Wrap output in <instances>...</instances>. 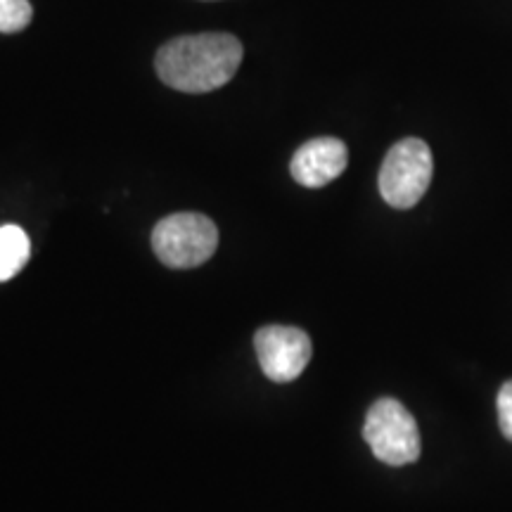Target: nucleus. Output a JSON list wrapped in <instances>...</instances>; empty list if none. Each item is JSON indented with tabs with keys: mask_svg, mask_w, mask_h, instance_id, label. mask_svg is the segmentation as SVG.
Returning a JSON list of instances; mask_svg holds the SVG:
<instances>
[{
	"mask_svg": "<svg viewBox=\"0 0 512 512\" xmlns=\"http://www.w3.org/2000/svg\"><path fill=\"white\" fill-rule=\"evenodd\" d=\"M498 425L503 437L512 441V380L505 382L498 392Z\"/></svg>",
	"mask_w": 512,
	"mask_h": 512,
	"instance_id": "1a4fd4ad",
	"label": "nucleus"
},
{
	"mask_svg": "<svg viewBox=\"0 0 512 512\" xmlns=\"http://www.w3.org/2000/svg\"><path fill=\"white\" fill-rule=\"evenodd\" d=\"M349 164V150L339 138H313L294 152L290 171L304 188H323L344 174Z\"/></svg>",
	"mask_w": 512,
	"mask_h": 512,
	"instance_id": "423d86ee",
	"label": "nucleus"
},
{
	"mask_svg": "<svg viewBox=\"0 0 512 512\" xmlns=\"http://www.w3.org/2000/svg\"><path fill=\"white\" fill-rule=\"evenodd\" d=\"M434 159L430 145L420 138H403L384 157L380 192L394 209H411L422 200L432 183Z\"/></svg>",
	"mask_w": 512,
	"mask_h": 512,
	"instance_id": "7ed1b4c3",
	"label": "nucleus"
},
{
	"mask_svg": "<svg viewBox=\"0 0 512 512\" xmlns=\"http://www.w3.org/2000/svg\"><path fill=\"white\" fill-rule=\"evenodd\" d=\"M363 439L370 451L384 465H408L420 458V430L418 422L396 399H380L370 406L363 425Z\"/></svg>",
	"mask_w": 512,
	"mask_h": 512,
	"instance_id": "20e7f679",
	"label": "nucleus"
},
{
	"mask_svg": "<svg viewBox=\"0 0 512 512\" xmlns=\"http://www.w3.org/2000/svg\"><path fill=\"white\" fill-rule=\"evenodd\" d=\"M34 17L29 0H0V34H17L27 29Z\"/></svg>",
	"mask_w": 512,
	"mask_h": 512,
	"instance_id": "6e6552de",
	"label": "nucleus"
},
{
	"mask_svg": "<svg viewBox=\"0 0 512 512\" xmlns=\"http://www.w3.org/2000/svg\"><path fill=\"white\" fill-rule=\"evenodd\" d=\"M31 242L19 226H0V283L15 278L27 266Z\"/></svg>",
	"mask_w": 512,
	"mask_h": 512,
	"instance_id": "0eeeda50",
	"label": "nucleus"
},
{
	"mask_svg": "<svg viewBox=\"0 0 512 512\" xmlns=\"http://www.w3.org/2000/svg\"><path fill=\"white\" fill-rule=\"evenodd\" d=\"M259 366L268 380L285 384L297 380L309 366L313 347L304 330L290 325H266L254 335Z\"/></svg>",
	"mask_w": 512,
	"mask_h": 512,
	"instance_id": "39448f33",
	"label": "nucleus"
},
{
	"mask_svg": "<svg viewBox=\"0 0 512 512\" xmlns=\"http://www.w3.org/2000/svg\"><path fill=\"white\" fill-rule=\"evenodd\" d=\"M242 43L233 34H192L171 38L157 50V76L181 93H211L238 74Z\"/></svg>",
	"mask_w": 512,
	"mask_h": 512,
	"instance_id": "f257e3e1",
	"label": "nucleus"
},
{
	"mask_svg": "<svg viewBox=\"0 0 512 512\" xmlns=\"http://www.w3.org/2000/svg\"><path fill=\"white\" fill-rule=\"evenodd\" d=\"M216 247H219L216 223L195 211L166 216L152 230V249L157 259L178 271L202 266L214 256Z\"/></svg>",
	"mask_w": 512,
	"mask_h": 512,
	"instance_id": "f03ea898",
	"label": "nucleus"
}]
</instances>
